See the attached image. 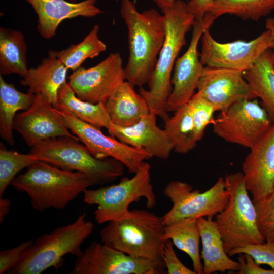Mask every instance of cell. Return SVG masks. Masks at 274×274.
<instances>
[{"label":"cell","mask_w":274,"mask_h":274,"mask_svg":"<svg viewBox=\"0 0 274 274\" xmlns=\"http://www.w3.org/2000/svg\"><path fill=\"white\" fill-rule=\"evenodd\" d=\"M101 242L131 256L164 265V225L162 217L145 210H129L99 231Z\"/></svg>","instance_id":"cell-4"},{"label":"cell","mask_w":274,"mask_h":274,"mask_svg":"<svg viewBox=\"0 0 274 274\" xmlns=\"http://www.w3.org/2000/svg\"><path fill=\"white\" fill-rule=\"evenodd\" d=\"M216 18L208 12L201 20H195L192 37L186 51L177 59L172 78V90L166 110L175 111L187 104L195 94L204 66L198 52V45L204 32L209 29Z\"/></svg>","instance_id":"cell-14"},{"label":"cell","mask_w":274,"mask_h":274,"mask_svg":"<svg viewBox=\"0 0 274 274\" xmlns=\"http://www.w3.org/2000/svg\"><path fill=\"white\" fill-rule=\"evenodd\" d=\"M163 193L173 204L161 217L164 226L187 218L213 217L224 209L229 197L223 177L203 192L194 190L187 183L173 181L165 186Z\"/></svg>","instance_id":"cell-10"},{"label":"cell","mask_w":274,"mask_h":274,"mask_svg":"<svg viewBox=\"0 0 274 274\" xmlns=\"http://www.w3.org/2000/svg\"><path fill=\"white\" fill-rule=\"evenodd\" d=\"M254 204L261 235L265 242L274 243V189L267 196Z\"/></svg>","instance_id":"cell-34"},{"label":"cell","mask_w":274,"mask_h":274,"mask_svg":"<svg viewBox=\"0 0 274 274\" xmlns=\"http://www.w3.org/2000/svg\"><path fill=\"white\" fill-rule=\"evenodd\" d=\"M80 214L75 221L59 226L33 241L22 253L9 274H40L52 267L59 268L67 254L79 257L83 252L81 246L92 233L94 224Z\"/></svg>","instance_id":"cell-5"},{"label":"cell","mask_w":274,"mask_h":274,"mask_svg":"<svg viewBox=\"0 0 274 274\" xmlns=\"http://www.w3.org/2000/svg\"><path fill=\"white\" fill-rule=\"evenodd\" d=\"M72 2H76L77 0H70Z\"/></svg>","instance_id":"cell-43"},{"label":"cell","mask_w":274,"mask_h":274,"mask_svg":"<svg viewBox=\"0 0 274 274\" xmlns=\"http://www.w3.org/2000/svg\"><path fill=\"white\" fill-rule=\"evenodd\" d=\"M33 240L24 241L13 248L5 249L0 252V274L7 273L19 261L21 254Z\"/></svg>","instance_id":"cell-37"},{"label":"cell","mask_w":274,"mask_h":274,"mask_svg":"<svg viewBox=\"0 0 274 274\" xmlns=\"http://www.w3.org/2000/svg\"><path fill=\"white\" fill-rule=\"evenodd\" d=\"M27 46L23 33L9 28H0V75L12 74L23 77L28 69Z\"/></svg>","instance_id":"cell-27"},{"label":"cell","mask_w":274,"mask_h":274,"mask_svg":"<svg viewBox=\"0 0 274 274\" xmlns=\"http://www.w3.org/2000/svg\"><path fill=\"white\" fill-rule=\"evenodd\" d=\"M224 180L229 194L228 202L214 221L229 255L234 249L265 242L259 231L255 206L248 195L242 173L227 174Z\"/></svg>","instance_id":"cell-6"},{"label":"cell","mask_w":274,"mask_h":274,"mask_svg":"<svg viewBox=\"0 0 274 274\" xmlns=\"http://www.w3.org/2000/svg\"><path fill=\"white\" fill-rule=\"evenodd\" d=\"M165 23V38L155 68L147 83L148 89L140 87L139 93L146 101L150 112L164 121L169 117L166 110L172 90V78L177 56L186 44V36L195 21L187 3L176 0L161 10Z\"/></svg>","instance_id":"cell-2"},{"label":"cell","mask_w":274,"mask_h":274,"mask_svg":"<svg viewBox=\"0 0 274 274\" xmlns=\"http://www.w3.org/2000/svg\"><path fill=\"white\" fill-rule=\"evenodd\" d=\"M170 239L166 240L163 249L162 258L168 274H196L184 265L178 258Z\"/></svg>","instance_id":"cell-36"},{"label":"cell","mask_w":274,"mask_h":274,"mask_svg":"<svg viewBox=\"0 0 274 274\" xmlns=\"http://www.w3.org/2000/svg\"><path fill=\"white\" fill-rule=\"evenodd\" d=\"M125 80L106 101L112 123L121 126L132 125L150 113L144 97Z\"/></svg>","instance_id":"cell-23"},{"label":"cell","mask_w":274,"mask_h":274,"mask_svg":"<svg viewBox=\"0 0 274 274\" xmlns=\"http://www.w3.org/2000/svg\"><path fill=\"white\" fill-rule=\"evenodd\" d=\"M165 267L131 256L103 243L92 242L77 257L69 274H162Z\"/></svg>","instance_id":"cell-13"},{"label":"cell","mask_w":274,"mask_h":274,"mask_svg":"<svg viewBox=\"0 0 274 274\" xmlns=\"http://www.w3.org/2000/svg\"><path fill=\"white\" fill-rule=\"evenodd\" d=\"M273 123L266 111L255 98L234 103L215 119V134L225 141L251 149Z\"/></svg>","instance_id":"cell-11"},{"label":"cell","mask_w":274,"mask_h":274,"mask_svg":"<svg viewBox=\"0 0 274 274\" xmlns=\"http://www.w3.org/2000/svg\"><path fill=\"white\" fill-rule=\"evenodd\" d=\"M188 104L191 111L196 139L198 142L202 139L207 126L213 123L215 119L214 114L216 110L210 102L195 94Z\"/></svg>","instance_id":"cell-33"},{"label":"cell","mask_w":274,"mask_h":274,"mask_svg":"<svg viewBox=\"0 0 274 274\" xmlns=\"http://www.w3.org/2000/svg\"><path fill=\"white\" fill-rule=\"evenodd\" d=\"M213 218L200 217L197 219L202 243L200 256L203 262V274L237 271L239 263L231 259L225 251L223 241Z\"/></svg>","instance_id":"cell-22"},{"label":"cell","mask_w":274,"mask_h":274,"mask_svg":"<svg viewBox=\"0 0 274 274\" xmlns=\"http://www.w3.org/2000/svg\"><path fill=\"white\" fill-rule=\"evenodd\" d=\"M266 30L255 39L220 43L206 30L201 37L199 55L202 65L246 71L266 51L274 49V19L266 22Z\"/></svg>","instance_id":"cell-9"},{"label":"cell","mask_w":274,"mask_h":274,"mask_svg":"<svg viewBox=\"0 0 274 274\" xmlns=\"http://www.w3.org/2000/svg\"><path fill=\"white\" fill-rule=\"evenodd\" d=\"M79 141L70 136L47 139L31 147L30 153L62 169L85 174L98 185L112 182L123 174L125 166L121 162L112 158H96Z\"/></svg>","instance_id":"cell-7"},{"label":"cell","mask_w":274,"mask_h":274,"mask_svg":"<svg viewBox=\"0 0 274 274\" xmlns=\"http://www.w3.org/2000/svg\"><path fill=\"white\" fill-rule=\"evenodd\" d=\"M11 206V200L7 198L0 197V223H2L5 220V217L10 211Z\"/></svg>","instance_id":"cell-40"},{"label":"cell","mask_w":274,"mask_h":274,"mask_svg":"<svg viewBox=\"0 0 274 274\" xmlns=\"http://www.w3.org/2000/svg\"><path fill=\"white\" fill-rule=\"evenodd\" d=\"M151 165L145 161L132 177L124 178L117 184L96 189H86L83 201L89 205H96L94 218L101 224L124 217L129 211V206L146 199L147 208H153L156 197L151 182Z\"/></svg>","instance_id":"cell-8"},{"label":"cell","mask_w":274,"mask_h":274,"mask_svg":"<svg viewBox=\"0 0 274 274\" xmlns=\"http://www.w3.org/2000/svg\"><path fill=\"white\" fill-rule=\"evenodd\" d=\"M157 117L150 112L132 125L121 126L112 123L107 130L111 136L123 143L142 149L152 157L166 159L173 149L165 130L157 126Z\"/></svg>","instance_id":"cell-19"},{"label":"cell","mask_w":274,"mask_h":274,"mask_svg":"<svg viewBox=\"0 0 274 274\" xmlns=\"http://www.w3.org/2000/svg\"><path fill=\"white\" fill-rule=\"evenodd\" d=\"M271 49L264 52L248 70L244 77L251 86L256 98L274 120V68Z\"/></svg>","instance_id":"cell-26"},{"label":"cell","mask_w":274,"mask_h":274,"mask_svg":"<svg viewBox=\"0 0 274 274\" xmlns=\"http://www.w3.org/2000/svg\"><path fill=\"white\" fill-rule=\"evenodd\" d=\"M0 197L23 169L40 160L35 155L22 154L9 150L1 143L0 146Z\"/></svg>","instance_id":"cell-32"},{"label":"cell","mask_w":274,"mask_h":274,"mask_svg":"<svg viewBox=\"0 0 274 274\" xmlns=\"http://www.w3.org/2000/svg\"><path fill=\"white\" fill-rule=\"evenodd\" d=\"M239 274H274L273 269H265L258 265L253 257L247 253L238 254Z\"/></svg>","instance_id":"cell-38"},{"label":"cell","mask_w":274,"mask_h":274,"mask_svg":"<svg viewBox=\"0 0 274 274\" xmlns=\"http://www.w3.org/2000/svg\"><path fill=\"white\" fill-rule=\"evenodd\" d=\"M159 8L162 10L170 6L176 0H153Z\"/></svg>","instance_id":"cell-41"},{"label":"cell","mask_w":274,"mask_h":274,"mask_svg":"<svg viewBox=\"0 0 274 274\" xmlns=\"http://www.w3.org/2000/svg\"><path fill=\"white\" fill-rule=\"evenodd\" d=\"M56 109L65 110L79 119L98 128L107 129L112 124L106 102L92 104L78 98L68 82L59 89Z\"/></svg>","instance_id":"cell-24"},{"label":"cell","mask_w":274,"mask_h":274,"mask_svg":"<svg viewBox=\"0 0 274 274\" xmlns=\"http://www.w3.org/2000/svg\"><path fill=\"white\" fill-rule=\"evenodd\" d=\"M55 109L68 129L96 158L115 159L121 162L130 173L134 174L146 160L152 158L142 149L106 135L100 128L79 119L68 111Z\"/></svg>","instance_id":"cell-12"},{"label":"cell","mask_w":274,"mask_h":274,"mask_svg":"<svg viewBox=\"0 0 274 274\" xmlns=\"http://www.w3.org/2000/svg\"><path fill=\"white\" fill-rule=\"evenodd\" d=\"M196 92L215 108L222 111L234 103L257 98L240 70L204 66Z\"/></svg>","instance_id":"cell-16"},{"label":"cell","mask_w":274,"mask_h":274,"mask_svg":"<svg viewBox=\"0 0 274 274\" xmlns=\"http://www.w3.org/2000/svg\"><path fill=\"white\" fill-rule=\"evenodd\" d=\"M67 68L52 50L36 67L28 68L20 81L28 87L27 92L47 97L55 107L60 87L66 82Z\"/></svg>","instance_id":"cell-21"},{"label":"cell","mask_w":274,"mask_h":274,"mask_svg":"<svg viewBox=\"0 0 274 274\" xmlns=\"http://www.w3.org/2000/svg\"><path fill=\"white\" fill-rule=\"evenodd\" d=\"M272 62L273 67L274 68V52H272Z\"/></svg>","instance_id":"cell-42"},{"label":"cell","mask_w":274,"mask_h":274,"mask_svg":"<svg viewBox=\"0 0 274 274\" xmlns=\"http://www.w3.org/2000/svg\"><path fill=\"white\" fill-rule=\"evenodd\" d=\"M13 130L31 147L44 140L61 136L79 140L69 131L52 102L41 94L36 95L28 109L16 115Z\"/></svg>","instance_id":"cell-17"},{"label":"cell","mask_w":274,"mask_h":274,"mask_svg":"<svg viewBox=\"0 0 274 274\" xmlns=\"http://www.w3.org/2000/svg\"><path fill=\"white\" fill-rule=\"evenodd\" d=\"M11 185L28 195L33 209L44 212L65 208L88 187L98 183L85 174L63 170L40 161L17 176Z\"/></svg>","instance_id":"cell-3"},{"label":"cell","mask_w":274,"mask_h":274,"mask_svg":"<svg viewBox=\"0 0 274 274\" xmlns=\"http://www.w3.org/2000/svg\"><path fill=\"white\" fill-rule=\"evenodd\" d=\"M213 0H189L187 3L189 12L194 16L195 20H201L208 12L210 5Z\"/></svg>","instance_id":"cell-39"},{"label":"cell","mask_w":274,"mask_h":274,"mask_svg":"<svg viewBox=\"0 0 274 274\" xmlns=\"http://www.w3.org/2000/svg\"><path fill=\"white\" fill-rule=\"evenodd\" d=\"M120 15L128 32L126 80L143 87L147 84L155 68L164 43V16L153 8L140 12L132 0H121Z\"/></svg>","instance_id":"cell-1"},{"label":"cell","mask_w":274,"mask_h":274,"mask_svg":"<svg viewBox=\"0 0 274 274\" xmlns=\"http://www.w3.org/2000/svg\"><path fill=\"white\" fill-rule=\"evenodd\" d=\"M197 219L187 218L165 225L164 238L171 240L177 248L190 257L196 274H203L199 251L200 235Z\"/></svg>","instance_id":"cell-28"},{"label":"cell","mask_w":274,"mask_h":274,"mask_svg":"<svg viewBox=\"0 0 274 274\" xmlns=\"http://www.w3.org/2000/svg\"><path fill=\"white\" fill-rule=\"evenodd\" d=\"M99 29L98 25H95L80 43L65 49L52 51L67 70L75 71L87 59L93 58L106 50L107 45L98 36Z\"/></svg>","instance_id":"cell-30"},{"label":"cell","mask_w":274,"mask_h":274,"mask_svg":"<svg viewBox=\"0 0 274 274\" xmlns=\"http://www.w3.org/2000/svg\"><path fill=\"white\" fill-rule=\"evenodd\" d=\"M241 253L249 254L253 257L258 265H268L274 270V243L265 242L247 245L233 250L228 255L233 256Z\"/></svg>","instance_id":"cell-35"},{"label":"cell","mask_w":274,"mask_h":274,"mask_svg":"<svg viewBox=\"0 0 274 274\" xmlns=\"http://www.w3.org/2000/svg\"><path fill=\"white\" fill-rule=\"evenodd\" d=\"M68 79V84L81 100L92 104L106 102L126 80L121 56L112 53L94 66L74 71Z\"/></svg>","instance_id":"cell-15"},{"label":"cell","mask_w":274,"mask_h":274,"mask_svg":"<svg viewBox=\"0 0 274 274\" xmlns=\"http://www.w3.org/2000/svg\"><path fill=\"white\" fill-rule=\"evenodd\" d=\"M26 1L38 16V31L45 39L53 37L59 25L65 19L79 16L92 17L102 13L96 6V0L78 3L65 0Z\"/></svg>","instance_id":"cell-20"},{"label":"cell","mask_w":274,"mask_h":274,"mask_svg":"<svg viewBox=\"0 0 274 274\" xmlns=\"http://www.w3.org/2000/svg\"><path fill=\"white\" fill-rule=\"evenodd\" d=\"M250 149L242 166L246 187L254 203L274 189V123Z\"/></svg>","instance_id":"cell-18"},{"label":"cell","mask_w":274,"mask_h":274,"mask_svg":"<svg viewBox=\"0 0 274 274\" xmlns=\"http://www.w3.org/2000/svg\"><path fill=\"white\" fill-rule=\"evenodd\" d=\"M273 10L274 0H213L208 12L216 18L229 14L257 21Z\"/></svg>","instance_id":"cell-31"},{"label":"cell","mask_w":274,"mask_h":274,"mask_svg":"<svg viewBox=\"0 0 274 274\" xmlns=\"http://www.w3.org/2000/svg\"><path fill=\"white\" fill-rule=\"evenodd\" d=\"M164 122V129L175 152L186 154L195 147L198 142L188 102L178 108Z\"/></svg>","instance_id":"cell-29"},{"label":"cell","mask_w":274,"mask_h":274,"mask_svg":"<svg viewBox=\"0 0 274 274\" xmlns=\"http://www.w3.org/2000/svg\"><path fill=\"white\" fill-rule=\"evenodd\" d=\"M35 97L33 94L20 91L0 75V135L10 145L14 144L13 130L16 113L28 109Z\"/></svg>","instance_id":"cell-25"}]
</instances>
